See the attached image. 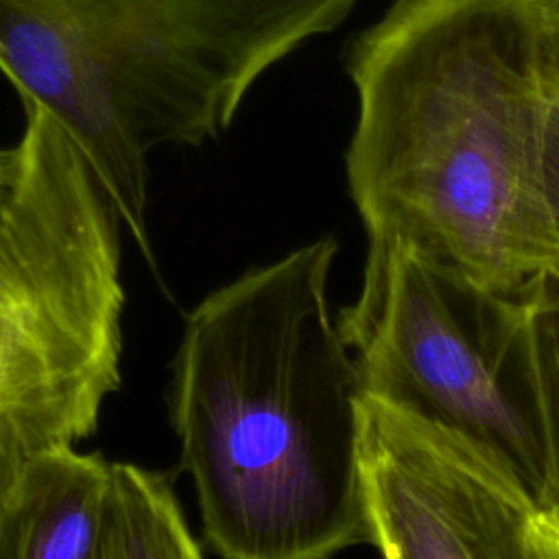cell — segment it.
Returning a JSON list of instances; mask_svg holds the SVG:
<instances>
[{
	"label": "cell",
	"mask_w": 559,
	"mask_h": 559,
	"mask_svg": "<svg viewBox=\"0 0 559 559\" xmlns=\"http://www.w3.org/2000/svg\"><path fill=\"white\" fill-rule=\"evenodd\" d=\"M345 70L358 98L345 173L369 245L511 299L559 275L539 0H393L352 39Z\"/></svg>",
	"instance_id": "6da1fadb"
},
{
	"label": "cell",
	"mask_w": 559,
	"mask_h": 559,
	"mask_svg": "<svg viewBox=\"0 0 559 559\" xmlns=\"http://www.w3.org/2000/svg\"><path fill=\"white\" fill-rule=\"evenodd\" d=\"M323 236L251 266L186 317L170 424L221 559H332L369 544L360 384L328 304Z\"/></svg>",
	"instance_id": "7a4b0ae2"
},
{
	"label": "cell",
	"mask_w": 559,
	"mask_h": 559,
	"mask_svg": "<svg viewBox=\"0 0 559 559\" xmlns=\"http://www.w3.org/2000/svg\"><path fill=\"white\" fill-rule=\"evenodd\" d=\"M356 0H0V72L72 138L140 253L148 157L225 133L258 79Z\"/></svg>",
	"instance_id": "3957f363"
},
{
	"label": "cell",
	"mask_w": 559,
	"mask_h": 559,
	"mask_svg": "<svg viewBox=\"0 0 559 559\" xmlns=\"http://www.w3.org/2000/svg\"><path fill=\"white\" fill-rule=\"evenodd\" d=\"M22 107L0 201V502L35 459L98 428L122 356V218L66 129Z\"/></svg>",
	"instance_id": "277c9868"
},
{
	"label": "cell",
	"mask_w": 559,
	"mask_h": 559,
	"mask_svg": "<svg viewBox=\"0 0 559 559\" xmlns=\"http://www.w3.org/2000/svg\"><path fill=\"white\" fill-rule=\"evenodd\" d=\"M336 328L362 397L483 445L539 502L546 443L524 297L491 293L402 245H369L360 293Z\"/></svg>",
	"instance_id": "5b68a950"
},
{
	"label": "cell",
	"mask_w": 559,
	"mask_h": 559,
	"mask_svg": "<svg viewBox=\"0 0 559 559\" xmlns=\"http://www.w3.org/2000/svg\"><path fill=\"white\" fill-rule=\"evenodd\" d=\"M369 544L382 559H528L537 498L483 445L360 397Z\"/></svg>",
	"instance_id": "8992f818"
},
{
	"label": "cell",
	"mask_w": 559,
	"mask_h": 559,
	"mask_svg": "<svg viewBox=\"0 0 559 559\" xmlns=\"http://www.w3.org/2000/svg\"><path fill=\"white\" fill-rule=\"evenodd\" d=\"M109 467L76 448L35 459L0 502V559H94Z\"/></svg>",
	"instance_id": "52a82bcc"
},
{
	"label": "cell",
	"mask_w": 559,
	"mask_h": 559,
	"mask_svg": "<svg viewBox=\"0 0 559 559\" xmlns=\"http://www.w3.org/2000/svg\"><path fill=\"white\" fill-rule=\"evenodd\" d=\"M94 559H203L173 485L133 463H111Z\"/></svg>",
	"instance_id": "ba28073f"
},
{
	"label": "cell",
	"mask_w": 559,
	"mask_h": 559,
	"mask_svg": "<svg viewBox=\"0 0 559 559\" xmlns=\"http://www.w3.org/2000/svg\"><path fill=\"white\" fill-rule=\"evenodd\" d=\"M542 397L546 480L539 507L559 518V275L544 273L524 293Z\"/></svg>",
	"instance_id": "9c48e42d"
},
{
	"label": "cell",
	"mask_w": 559,
	"mask_h": 559,
	"mask_svg": "<svg viewBox=\"0 0 559 559\" xmlns=\"http://www.w3.org/2000/svg\"><path fill=\"white\" fill-rule=\"evenodd\" d=\"M544 63V135L542 186L546 210L559 242V0H539Z\"/></svg>",
	"instance_id": "30bf717a"
},
{
	"label": "cell",
	"mask_w": 559,
	"mask_h": 559,
	"mask_svg": "<svg viewBox=\"0 0 559 559\" xmlns=\"http://www.w3.org/2000/svg\"><path fill=\"white\" fill-rule=\"evenodd\" d=\"M528 559H559V518L539 509L528 528Z\"/></svg>",
	"instance_id": "8fae6325"
},
{
	"label": "cell",
	"mask_w": 559,
	"mask_h": 559,
	"mask_svg": "<svg viewBox=\"0 0 559 559\" xmlns=\"http://www.w3.org/2000/svg\"><path fill=\"white\" fill-rule=\"evenodd\" d=\"M20 146H9L0 148V201L13 186L17 173H20Z\"/></svg>",
	"instance_id": "7c38bea8"
}]
</instances>
